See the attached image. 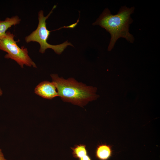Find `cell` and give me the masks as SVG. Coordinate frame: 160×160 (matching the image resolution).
Here are the masks:
<instances>
[{"label": "cell", "instance_id": "6da1fadb", "mask_svg": "<svg viewBox=\"0 0 160 160\" xmlns=\"http://www.w3.org/2000/svg\"><path fill=\"white\" fill-rule=\"evenodd\" d=\"M135 8L122 6L117 14L113 15L110 10L105 8L95 21L94 25H99L105 29L110 34L111 38L108 50L110 51L113 48L117 41L120 38L125 39L128 42L132 43L135 38L129 32V27L133 22L131 15Z\"/></svg>", "mask_w": 160, "mask_h": 160}, {"label": "cell", "instance_id": "7a4b0ae2", "mask_svg": "<svg viewBox=\"0 0 160 160\" xmlns=\"http://www.w3.org/2000/svg\"><path fill=\"white\" fill-rule=\"evenodd\" d=\"M52 82L57 90L58 96L64 102L83 107L99 96L96 87L88 86L73 78L65 79L57 74L51 75Z\"/></svg>", "mask_w": 160, "mask_h": 160}, {"label": "cell", "instance_id": "3957f363", "mask_svg": "<svg viewBox=\"0 0 160 160\" xmlns=\"http://www.w3.org/2000/svg\"><path fill=\"white\" fill-rule=\"evenodd\" d=\"M56 7V5H54L52 10L46 16H44L43 10L40 11L38 13L39 23L37 28L25 38V40L27 43L31 42H36L38 43L40 45L39 52L42 53H44L47 49H51L56 54L59 55L62 53L68 46H73L71 43L68 42L67 41L61 44L56 45H52L47 42V40L51 32L60 30L62 28H73L76 26L79 23L78 21H77L75 23L68 26H64L57 30L52 31L48 30L47 28L46 21Z\"/></svg>", "mask_w": 160, "mask_h": 160}, {"label": "cell", "instance_id": "277c9868", "mask_svg": "<svg viewBox=\"0 0 160 160\" xmlns=\"http://www.w3.org/2000/svg\"><path fill=\"white\" fill-rule=\"evenodd\" d=\"M14 38L13 34L7 31L0 39V49L7 53L5 58L14 60L22 68L24 65L36 68V64L28 55L27 49L24 46L20 47Z\"/></svg>", "mask_w": 160, "mask_h": 160}, {"label": "cell", "instance_id": "5b68a950", "mask_svg": "<svg viewBox=\"0 0 160 160\" xmlns=\"http://www.w3.org/2000/svg\"><path fill=\"white\" fill-rule=\"evenodd\" d=\"M56 88L52 82L44 81L35 88L34 92L36 95L46 99H52L58 96Z\"/></svg>", "mask_w": 160, "mask_h": 160}, {"label": "cell", "instance_id": "8992f818", "mask_svg": "<svg viewBox=\"0 0 160 160\" xmlns=\"http://www.w3.org/2000/svg\"><path fill=\"white\" fill-rule=\"evenodd\" d=\"M111 146L106 144H101L97 146L95 152L96 158L99 160H108L112 156Z\"/></svg>", "mask_w": 160, "mask_h": 160}, {"label": "cell", "instance_id": "52a82bcc", "mask_svg": "<svg viewBox=\"0 0 160 160\" xmlns=\"http://www.w3.org/2000/svg\"><path fill=\"white\" fill-rule=\"evenodd\" d=\"M20 20L17 16L7 17L4 20H0V39L5 35L9 28L19 24Z\"/></svg>", "mask_w": 160, "mask_h": 160}, {"label": "cell", "instance_id": "ba28073f", "mask_svg": "<svg viewBox=\"0 0 160 160\" xmlns=\"http://www.w3.org/2000/svg\"><path fill=\"white\" fill-rule=\"evenodd\" d=\"M72 151L73 156L78 159L82 158L88 154L86 145L83 144L75 145L74 147H71Z\"/></svg>", "mask_w": 160, "mask_h": 160}, {"label": "cell", "instance_id": "9c48e42d", "mask_svg": "<svg viewBox=\"0 0 160 160\" xmlns=\"http://www.w3.org/2000/svg\"><path fill=\"white\" fill-rule=\"evenodd\" d=\"M79 160H92L90 156L88 154L86 155L83 157L79 159Z\"/></svg>", "mask_w": 160, "mask_h": 160}, {"label": "cell", "instance_id": "30bf717a", "mask_svg": "<svg viewBox=\"0 0 160 160\" xmlns=\"http://www.w3.org/2000/svg\"><path fill=\"white\" fill-rule=\"evenodd\" d=\"M0 160H7L4 158V154L2 151V150L0 148Z\"/></svg>", "mask_w": 160, "mask_h": 160}, {"label": "cell", "instance_id": "8fae6325", "mask_svg": "<svg viewBox=\"0 0 160 160\" xmlns=\"http://www.w3.org/2000/svg\"><path fill=\"white\" fill-rule=\"evenodd\" d=\"M2 94V91L0 88V96Z\"/></svg>", "mask_w": 160, "mask_h": 160}]
</instances>
